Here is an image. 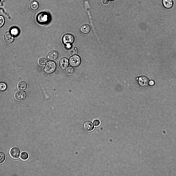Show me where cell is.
Returning a JSON list of instances; mask_svg holds the SVG:
<instances>
[{
    "label": "cell",
    "instance_id": "5b68a950",
    "mask_svg": "<svg viewBox=\"0 0 176 176\" xmlns=\"http://www.w3.org/2000/svg\"><path fill=\"white\" fill-rule=\"evenodd\" d=\"M137 80L139 85L141 86L146 87L148 86L149 81L147 77L144 76H141L137 78Z\"/></svg>",
    "mask_w": 176,
    "mask_h": 176
},
{
    "label": "cell",
    "instance_id": "d6986e66",
    "mask_svg": "<svg viewBox=\"0 0 176 176\" xmlns=\"http://www.w3.org/2000/svg\"><path fill=\"white\" fill-rule=\"evenodd\" d=\"M7 88L6 84L4 82H0V91H4L6 90Z\"/></svg>",
    "mask_w": 176,
    "mask_h": 176
},
{
    "label": "cell",
    "instance_id": "2e32d148",
    "mask_svg": "<svg viewBox=\"0 0 176 176\" xmlns=\"http://www.w3.org/2000/svg\"><path fill=\"white\" fill-rule=\"evenodd\" d=\"M39 4L38 2L36 1H32L30 4V7L32 10L35 11L38 9Z\"/></svg>",
    "mask_w": 176,
    "mask_h": 176
},
{
    "label": "cell",
    "instance_id": "277c9868",
    "mask_svg": "<svg viewBox=\"0 0 176 176\" xmlns=\"http://www.w3.org/2000/svg\"><path fill=\"white\" fill-rule=\"evenodd\" d=\"M56 68V64L53 61L47 62L44 68V71L47 73L50 74L53 72Z\"/></svg>",
    "mask_w": 176,
    "mask_h": 176
},
{
    "label": "cell",
    "instance_id": "30bf717a",
    "mask_svg": "<svg viewBox=\"0 0 176 176\" xmlns=\"http://www.w3.org/2000/svg\"><path fill=\"white\" fill-rule=\"evenodd\" d=\"M69 61L68 59L65 57L62 58L60 61L59 66L62 69H66L69 65Z\"/></svg>",
    "mask_w": 176,
    "mask_h": 176
},
{
    "label": "cell",
    "instance_id": "83f0119b",
    "mask_svg": "<svg viewBox=\"0 0 176 176\" xmlns=\"http://www.w3.org/2000/svg\"><path fill=\"white\" fill-rule=\"evenodd\" d=\"M108 0L111 1H114L115 0Z\"/></svg>",
    "mask_w": 176,
    "mask_h": 176
},
{
    "label": "cell",
    "instance_id": "9c48e42d",
    "mask_svg": "<svg viewBox=\"0 0 176 176\" xmlns=\"http://www.w3.org/2000/svg\"><path fill=\"white\" fill-rule=\"evenodd\" d=\"M83 128L85 131L89 132L91 131L94 129V124L91 122L87 121L84 123Z\"/></svg>",
    "mask_w": 176,
    "mask_h": 176
},
{
    "label": "cell",
    "instance_id": "3957f363",
    "mask_svg": "<svg viewBox=\"0 0 176 176\" xmlns=\"http://www.w3.org/2000/svg\"><path fill=\"white\" fill-rule=\"evenodd\" d=\"M81 60L79 56L76 55H73L70 57L69 60L70 65L72 66L76 67L81 64Z\"/></svg>",
    "mask_w": 176,
    "mask_h": 176
},
{
    "label": "cell",
    "instance_id": "ba28073f",
    "mask_svg": "<svg viewBox=\"0 0 176 176\" xmlns=\"http://www.w3.org/2000/svg\"><path fill=\"white\" fill-rule=\"evenodd\" d=\"M26 96L25 92L21 90L17 92L15 94V97L17 100L21 101L25 99Z\"/></svg>",
    "mask_w": 176,
    "mask_h": 176
},
{
    "label": "cell",
    "instance_id": "7a4b0ae2",
    "mask_svg": "<svg viewBox=\"0 0 176 176\" xmlns=\"http://www.w3.org/2000/svg\"><path fill=\"white\" fill-rule=\"evenodd\" d=\"M75 38L71 34L69 33L64 35L62 38L63 43L65 46L66 48L69 49L71 47V44L74 41Z\"/></svg>",
    "mask_w": 176,
    "mask_h": 176
},
{
    "label": "cell",
    "instance_id": "44dd1931",
    "mask_svg": "<svg viewBox=\"0 0 176 176\" xmlns=\"http://www.w3.org/2000/svg\"><path fill=\"white\" fill-rule=\"evenodd\" d=\"M6 159V155L5 153L2 152H0V164L3 163Z\"/></svg>",
    "mask_w": 176,
    "mask_h": 176
},
{
    "label": "cell",
    "instance_id": "8992f818",
    "mask_svg": "<svg viewBox=\"0 0 176 176\" xmlns=\"http://www.w3.org/2000/svg\"><path fill=\"white\" fill-rule=\"evenodd\" d=\"M10 155L12 157L14 158H18L20 156L21 151L18 148L14 147L10 149Z\"/></svg>",
    "mask_w": 176,
    "mask_h": 176
},
{
    "label": "cell",
    "instance_id": "ac0fdd59",
    "mask_svg": "<svg viewBox=\"0 0 176 176\" xmlns=\"http://www.w3.org/2000/svg\"><path fill=\"white\" fill-rule=\"evenodd\" d=\"M20 156L21 158L23 160H27L29 157L28 153L26 152H22L20 154Z\"/></svg>",
    "mask_w": 176,
    "mask_h": 176
},
{
    "label": "cell",
    "instance_id": "d4e9b609",
    "mask_svg": "<svg viewBox=\"0 0 176 176\" xmlns=\"http://www.w3.org/2000/svg\"><path fill=\"white\" fill-rule=\"evenodd\" d=\"M93 122L94 125L96 127L99 126L100 124V121L98 119L94 120Z\"/></svg>",
    "mask_w": 176,
    "mask_h": 176
},
{
    "label": "cell",
    "instance_id": "ffe728a7",
    "mask_svg": "<svg viewBox=\"0 0 176 176\" xmlns=\"http://www.w3.org/2000/svg\"><path fill=\"white\" fill-rule=\"evenodd\" d=\"M78 52V49L76 47H73L71 48L70 50V53L71 55H77Z\"/></svg>",
    "mask_w": 176,
    "mask_h": 176
},
{
    "label": "cell",
    "instance_id": "6da1fadb",
    "mask_svg": "<svg viewBox=\"0 0 176 176\" xmlns=\"http://www.w3.org/2000/svg\"><path fill=\"white\" fill-rule=\"evenodd\" d=\"M50 18V14L45 12L39 13L37 15L36 18L37 22L41 24H44L48 22Z\"/></svg>",
    "mask_w": 176,
    "mask_h": 176
},
{
    "label": "cell",
    "instance_id": "7402d4cb",
    "mask_svg": "<svg viewBox=\"0 0 176 176\" xmlns=\"http://www.w3.org/2000/svg\"><path fill=\"white\" fill-rule=\"evenodd\" d=\"M47 62V60L44 58H40L38 61V63L39 64L41 65H45Z\"/></svg>",
    "mask_w": 176,
    "mask_h": 176
},
{
    "label": "cell",
    "instance_id": "cb8c5ba5",
    "mask_svg": "<svg viewBox=\"0 0 176 176\" xmlns=\"http://www.w3.org/2000/svg\"><path fill=\"white\" fill-rule=\"evenodd\" d=\"M4 17L2 15H0V28L3 26L4 23Z\"/></svg>",
    "mask_w": 176,
    "mask_h": 176
},
{
    "label": "cell",
    "instance_id": "52a82bcc",
    "mask_svg": "<svg viewBox=\"0 0 176 176\" xmlns=\"http://www.w3.org/2000/svg\"><path fill=\"white\" fill-rule=\"evenodd\" d=\"M84 1L85 7L89 16L91 24L93 30V31L95 32V30L93 23L92 17L89 11L90 6L88 1V0H84Z\"/></svg>",
    "mask_w": 176,
    "mask_h": 176
},
{
    "label": "cell",
    "instance_id": "e0dca14e",
    "mask_svg": "<svg viewBox=\"0 0 176 176\" xmlns=\"http://www.w3.org/2000/svg\"><path fill=\"white\" fill-rule=\"evenodd\" d=\"M18 88L20 90H25L27 88V84L24 81L20 82L18 84Z\"/></svg>",
    "mask_w": 176,
    "mask_h": 176
},
{
    "label": "cell",
    "instance_id": "8fae6325",
    "mask_svg": "<svg viewBox=\"0 0 176 176\" xmlns=\"http://www.w3.org/2000/svg\"><path fill=\"white\" fill-rule=\"evenodd\" d=\"M58 56V53L57 51H53L49 53L47 56V58L49 60L53 61L57 59Z\"/></svg>",
    "mask_w": 176,
    "mask_h": 176
},
{
    "label": "cell",
    "instance_id": "484cf974",
    "mask_svg": "<svg viewBox=\"0 0 176 176\" xmlns=\"http://www.w3.org/2000/svg\"><path fill=\"white\" fill-rule=\"evenodd\" d=\"M149 84L151 86H153L155 84V82L154 81L151 80L149 81Z\"/></svg>",
    "mask_w": 176,
    "mask_h": 176
},
{
    "label": "cell",
    "instance_id": "9a60e30c",
    "mask_svg": "<svg viewBox=\"0 0 176 176\" xmlns=\"http://www.w3.org/2000/svg\"><path fill=\"white\" fill-rule=\"evenodd\" d=\"M80 31L81 32L84 34H87L89 33L90 30L89 26L87 24L82 25L80 28Z\"/></svg>",
    "mask_w": 176,
    "mask_h": 176
},
{
    "label": "cell",
    "instance_id": "7c38bea8",
    "mask_svg": "<svg viewBox=\"0 0 176 176\" xmlns=\"http://www.w3.org/2000/svg\"><path fill=\"white\" fill-rule=\"evenodd\" d=\"M162 3L164 7L167 9L171 8L173 5L172 0H162Z\"/></svg>",
    "mask_w": 176,
    "mask_h": 176
},
{
    "label": "cell",
    "instance_id": "5bb4252c",
    "mask_svg": "<svg viewBox=\"0 0 176 176\" xmlns=\"http://www.w3.org/2000/svg\"><path fill=\"white\" fill-rule=\"evenodd\" d=\"M10 33L13 36L17 37L19 35L20 31L18 27H13L10 29Z\"/></svg>",
    "mask_w": 176,
    "mask_h": 176
},
{
    "label": "cell",
    "instance_id": "4fadbf2b",
    "mask_svg": "<svg viewBox=\"0 0 176 176\" xmlns=\"http://www.w3.org/2000/svg\"><path fill=\"white\" fill-rule=\"evenodd\" d=\"M4 38L5 41L8 43H12L14 40L13 36L9 32L5 33Z\"/></svg>",
    "mask_w": 176,
    "mask_h": 176
},
{
    "label": "cell",
    "instance_id": "4316f807",
    "mask_svg": "<svg viewBox=\"0 0 176 176\" xmlns=\"http://www.w3.org/2000/svg\"><path fill=\"white\" fill-rule=\"evenodd\" d=\"M109 2V1L108 0H103L102 3H103L105 4L106 5Z\"/></svg>",
    "mask_w": 176,
    "mask_h": 176
},
{
    "label": "cell",
    "instance_id": "603a6c76",
    "mask_svg": "<svg viewBox=\"0 0 176 176\" xmlns=\"http://www.w3.org/2000/svg\"><path fill=\"white\" fill-rule=\"evenodd\" d=\"M74 71V69L71 66H69L67 68L66 70V71L67 73L69 74L73 73Z\"/></svg>",
    "mask_w": 176,
    "mask_h": 176
}]
</instances>
